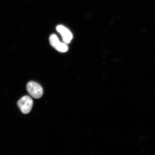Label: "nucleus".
Listing matches in <instances>:
<instances>
[{
    "label": "nucleus",
    "instance_id": "obj_1",
    "mask_svg": "<svg viewBox=\"0 0 155 155\" xmlns=\"http://www.w3.org/2000/svg\"><path fill=\"white\" fill-rule=\"evenodd\" d=\"M26 88L28 94L34 98H40L43 95V89L38 83L36 82H28L27 84Z\"/></svg>",
    "mask_w": 155,
    "mask_h": 155
},
{
    "label": "nucleus",
    "instance_id": "obj_2",
    "mask_svg": "<svg viewBox=\"0 0 155 155\" xmlns=\"http://www.w3.org/2000/svg\"><path fill=\"white\" fill-rule=\"evenodd\" d=\"M33 101L30 96L23 97L17 102V105L21 112L24 114H28L32 110Z\"/></svg>",
    "mask_w": 155,
    "mask_h": 155
},
{
    "label": "nucleus",
    "instance_id": "obj_3",
    "mask_svg": "<svg viewBox=\"0 0 155 155\" xmlns=\"http://www.w3.org/2000/svg\"><path fill=\"white\" fill-rule=\"evenodd\" d=\"M50 45L58 51L65 53L68 50L66 44L60 41L57 36L55 34H52L49 38Z\"/></svg>",
    "mask_w": 155,
    "mask_h": 155
},
{
    "label": "nucleus",
    "instance_id": "obj_4",
    "mask_svg": "<svg viewBox=\"0 0 155 155\" xmlns=\"http://www.w3.org/2000/svg\"><path fill=\"white\" fill-rule=\"evenodd\" d=\"M56 30L61 35L64 43L69 44L72 40V34L68 29L62 25H59L56 28Z\"/></svg>",
    "mask_w": 155,
    "mask_h": 155
}]
</instances>
